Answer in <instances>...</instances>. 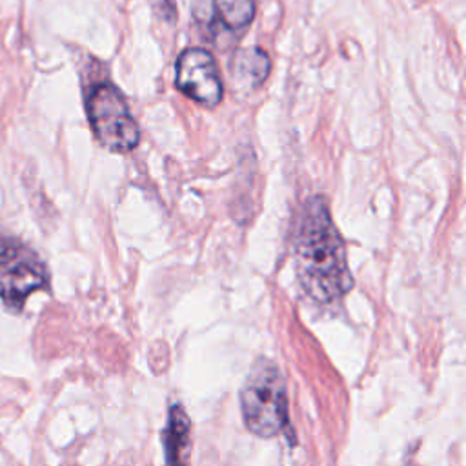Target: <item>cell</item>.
<instances>
[{
	"label": "cell",
	"instance_id": "1",
	"mask_svg": "<svg viewBox=\"0 0 466 466\" xmlns=\"http://www.w3.org/2000/svg\"><path fill=\"white\" fill-rule=\"evenodd\" d=\"M297 275L304 291L317 302H333L346 295L353 279L346 248L320 197L304 206L295 242Z\"/></svg>",
	"mask_w": 466,
	"mask_h": 466
},
{
	"label": "cell",
	"instance_id": "2",
	"mask_svg": "<svg viewBox=\"0 0 466 466\" xmlns=\"http://www.w3.org/2000/svg\"><path fill=\"white\" fill-rule=\"evenodd\" d=\"M240 413L246 428L262 439L279 435L288 426V390L280 368L258 357L240 388Z\"/></svg>",
	"mask_w": 466,
	"mask_h": 466
},
{
	"label": "cell",
	"instance_id": "3",
	"mask_svg": "<svg viewBox=\"0 0 466 466\" xmlns=\"http://www.w3.org/2000/svg\"><path fill=\"white\" fill-rule=\"evenodd\" d=\"M86 111L96 140L106 149L127 153L138 144V126L113 84H91L86 91Z\"/></svg>",
	"mask_w": 466,
	"mask_h": 466
},
{
	"label": "cell",
	"instance_id": "4",
	"mask_svg": "<svg viewBox=\"0 0 466 466\" xmlns=\"http://www.w3.org/2000/svg\"><path fill=\"white\" fill-rule=\"evenodd\" d=\"M49 284L44 260L20 238L0 231V299L4 306L18 313L25 299Z\"/></svg>",
	"mask_w": 466,
	"mask_h": 466
},
{
	"label": "cell",
	"instance_id": "5",
	"mask_svg": "<svg viewBox=\"0 0 466 466\" xmlns=\"http://www.w3.org/2000/svg\"><path fill=\"white\" fill-rule=\"evenodd\" d=\"M175 84L191 100L215 107L222 100V80L209 51L200 47L186 49L175 64Z\"/></svg>",
	"mask_w": 466,
	"mask_h": 466
},
{
	"label": "cell",
	"instance_id": "6",
	"mask_svg": "<svg viewBox=\"0 0 466 466\" xmlns=\"http://www.w3.org/2000/svg\"><path fill=\"white\" fill-rule=\"evenodd\" d=\"M191 420L180 404H173L167 415V424L162 431V446L166 466H187Z\"/></svg>",
	"mask_w": 466,
	"mask_h": 466
},
{
	"label": "cell",
	"instance_id": "7",
	"mask_svg": "<svg viewBox=\"0 0 466 466\" xmlns=\"http://www.w3.org/2000/svg\"><path fill=\"white\" fill-rule=\"evenodd\" d=\"M269 73V58L260 47L238 49L231 58V76L248 89L258 87Z\"/></svg>",
	"mask_w": 466,
	"mask_h": 466
},
{
	"label": "cell",
	"instance_id": "8",
	"mask_svg": "<svg viewBox=\"0 0 466 466\" xmlns=\"http://www.w3.org/2000/svg\"><path fill=\"white\" fill-rule=\"evenodd\" d=\"M255 0H213L218 24L229 31H242L255 16Z\"/></svg>",
	"mask_w": 466,
	"mask_h": 466
},
{
	"label": "cell",
	"instance_id": "9",
	"mask_svg": "<svg viewBox=\"0 0 466 466\" xmlns=\"http://www.w3.org/2000/svg\"><path fill=\"white\" fill-rule=\"evenodd\" d=\"M151 5L155 7L157 15L162 20L173 22L177 18V11H175V2L173 0H151Z\"/></svg>",
	"mask_w": 466,
	"mask_h": 466
}]
</instances>
